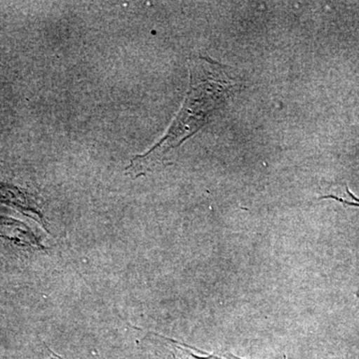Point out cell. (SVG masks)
Returning a JSON list of instances; mask_svg holds the SVG:
<instances>
[{"label":"cell","instance_id":"1","mask_svg":"<svg viewBox=\"0 0 359 359\" xmlns=\"http://www.w3.org/2000/svg\"><path fill=\"white\" fill-rule=\"evenodd\" d=\"M190 87L181 109L166 134L145 154L134 157L126 171L142 176L166 163V156L198 133L210 118L244 86L242 77L231 67L205 56L189 59Z\"/></svg>","mask_w":359,"mask_h":359},{"label":"cell","instance_id":"2","mask_svg":"<svg viewBox=\"0 0 359 359\" xmlns=\"http://www.w3.org/2000/svg\"><path fill=\"white\" fill-rule=\"evenodd\" d=\"M346 193L348 197L351 198V201L346 199H342V198L337 197L334 195L323 196L320 199H332L337 201V202L341 203V204H346L347 205H353V207L359 208V198L356 197L353 192H351L348 188H346Z\"/></svg>","mask_w":359,"mask_h":359},{"label":"cell","instance_id":"3","mask_svg":"<svg viewBox=\"0 0 359 359\" xmlns=\"http://www.w3.org/2000/svg\"><path fill=\"white\" fill-rule=\"evenodd\" d=\"M49 353H50V356H49L48 359H63L61 356H59L58 354L53 353L51 349H49Z\"/></svg>","mask_w":359,"mask_h":359}]
</instances>
